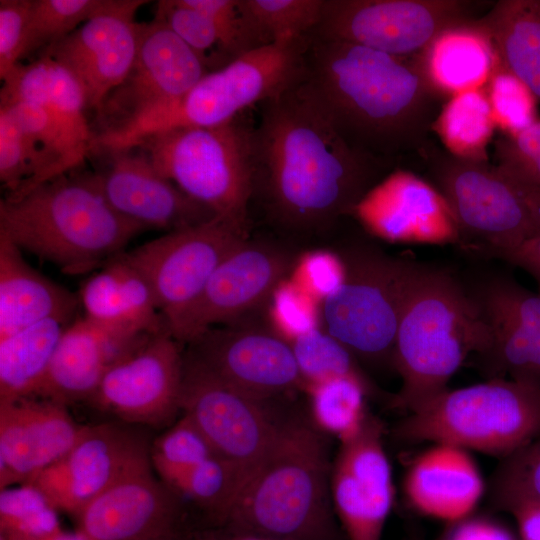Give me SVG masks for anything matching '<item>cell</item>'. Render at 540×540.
Instances as JSON below:
<instances>
[{
  "mask_svg": "<svg viewBox=\"0 0 540 540\" xmlns=\"http://www.w3.org/2000/svg\"><path fill=\"white\" fill-rule=\"evenodd\" d=\"M261 105L251 130L253 195L283 228L329 230L389 175L394 162L349 145L303 79Z\"/></svg>",
  "mask_w": 540,
  "mask_h": 540,
  "instance_id": "cell-1",
  "label": "cell"
},
{
  "mask_svg": "<svg viewBox=\"0 0 540 540\" xmlns=\"http://www.w3.org/2000/svg\"><path fill=\"white\" fill-rule=\"evenodd\" d=\"M303 83L349 145L393 162L426 148L446 97L419 55L309 36Z\"/></svg>",
  "mask_w": 540,
  "mask_h": 540,
  "instance_id": "cell-2",
  "label": "cell"
},
{
  "mask_svg": "<svg viewBox=\"0 0 540 540\" xmlns=\"http://www.w3.org/2000/svg\"><path fill=\"white\" fill-rule=\"evenodd\" d=\"M144 230L109 204L96 173L69 172L0 200V233L65 274L100 269Z\"/></svg>",
  "mask_w": 540,
  "mask_h": 540,
  "instance_id": "cell-3",
  "label": "cell"
},
{
  "mask_svg": "<svg viewBox=\"0 0 540 540\" xmlns=\"http://www.w3.org/2000/svg\"><path fill=\"white\" fill-rule=\"evenodd\" d=\"M488 344L462 277L415 260L395 338L393 367L402 384L392 405L411 412L441 394L467 356L479 357Z\"/></svg>",
  "mask_w": 540,
  "mask_h": 540,
  "instance_id": "cell-4",
  "label": "cell"
},
{
  "mask_svg": "<svg viewBox=\"0 0 540 540\" xmlns=\"http://www.w3.org/2000/svg\"><path fill=\"white\" fill-rule=\"evenodd\" d=\"M328 449L313 424L286 417L215 527L283 540H333Z\"/></svg>",
  "mask_w": 540,
  "mask_h": 540,
  "instance_id": "cell-5",
  "label": "cell"
},
{
  "mask_svg": "<svg viewBox=\"0 0 540 540\" xmlns=\"http://www.w3.org/2000/svg\"><path fill=\"white\" fill-rule=\"evenodd\" d=\"M394 435L508 456L540 435V384L492 378L447 389L409 412Z\"/></svg>",
  "mask_w": 540,
  "mask_h": 540,
  "instance_id": "cell-6",
  "label": "cell"
},
{
  "mask_svg": "<svg viewBox=\"0 0 540 540\" xmlns=\"http://www.w3.org/2000/svg\"><path fill=\"white\" fill-rule=\"evenodd\" d=\"M307 46L308 37L254 48L205 74L175 106L123 130L97 135L94 146L104 153L113 152L131 148L159 131L233 121L245 108L282 94L304 78Z\"/></svg>",
  "mask_w": 540,
  "mask_h": 540,
  "instance_id": "cell-7",
  "label": "cell"
},
{
  "mask_svg": "<svg viewBox=\"0 0 540 540\" xmlns=\"http://www.w3.org/2000/svg\"><path fill=\"white\" fill-rule=\"evenodd\" d=\"M133 147L141 148L185 194L248 234L253 198L251 130L236 119L219 126L177 127L148 135Z\"/></svg>",
  "mask_w": 540,
  "mask_h": 540,
  "instance_id": "cell-8",
  "label": "cell"
},
{
  "mask_svg": "<svg viewBox=\"0 0 540 540\" xmlns=\"http://www.w3.org/2000/svg\"><path fill=\"white\" fill-rule=\"evenodd\" d=\"M339 259L343 277L323 297L322 329L357 360L393 367L400 311L416 259L391 255L368 241L344 246Z\"/></svg>",
  "mask_w": 540,
  "mask_h": 540,
  "instance_id": "cell-9",
  "label": "cell"
},
{
  "mask_svg": "<svg viewBox=\"0 0 540 540\" xmlns=\"http://www.w3.org/2000/svg\"><path fill=\"white\" fill-rule=\"evenodd\" d=\"M431 178L456 223L477 252L513 248L537 234L523 188L497 165L429 149Z\"/></svg>",
  "mask_w": 540,
  "mask_h": 540,
  "instance_id": "cell-10",
  "label": "cell"
},
{
  "mask_svg": "<svg viewBox=\"0 0 540 540\" xmlns=\"http://www.w3.org/2000/svg\"><path fill=\"white\" fill-rule=\"evenodd\" d=\"M472 6L465 0H324L308 36L413 57L443 31L474 20Z\"/></svg>",
  "mask_w": 540,
  "mask_h": 540,
  "instance_id": "cell-11",
  "label": "cell"
},
{
  "mask_svg": "<svg viewBox=\"0 0 540 540\" xmlns=\"http://www.w3.org/2000/svg\"><path fill=\"white\" fill-rule=\"evenodd\" d=\"M208 72L163 21L154 17L140 23L134 63L96 112L100 132L95 135L123 130L175 106Z\"/></svg>",
  "mask_w": 540,
  "mask_h": 540,
  "instance_id": "cell-12",
  "label": "cell"
},
{
  "mask_svg": "<svg viewBox=\"0 0 540 540\" xmlns=\"http://www.w3.org/2000/svg\"><path fill=\"white\" fill-rule=\"evenodd\" d=\"M145 427L121 421L86 425L75 445L30 482L57 511L74 518L95 498L152 467Z\"/></svg>",
  "mask_w": 540,
  "mask_h": 540,
  "instance_id": "cell-13",
  "label": "cell"
},
{
  "mask_svg": "<svg viewBox=\"0 0 540 540\" xmlns=\"http://www.w3.org/2000/svg\"><path fill=\"white\" fill-rule=\"evenodd\" d=\"M180 408L216 454L243 469L248 477L286 418L277 415L272 401L229 385L185 356Z\"/></svg>",
  "mask_w": 540,
  "mask_h": 540,
  "instance_id": "cell-14",
  "label": "cell"
},
{
  "mask_svg": "<svg viewBox=\"0 0 540 540\" xmlns=\"http://www.w3.org/2000/svg\"><path fill=\"white\" fill-rule=\"evenodd\" d=\"M248 234L214 218L122 253L149 285L168 326L199 296L220 262Z\"/></svg>",
  "mask_w": 540,
  "mask_h": 540,
  "instance_id": "cell-15",
  "label": "cell"
},
{
  "mask_svg": "<svg viewBox=\"0 0 540 540\" xmlns=\"http://www.w3.org/2000/svg\"><path fill=\"white\" fill-rule=\"evenodd\" d=\"M293 263L294 255L284 246L246 238L220 262L170 334L187 345L211 327L244 321L269 299Z\"/></svg>",
  "mask_w": 540,
  "mask_h": 540,
  "instance_id": "cell-16",
  "label": "cell"
},
{
  "mask_svg": "<svg viewBox=\"0 0 540 540\" xmlns=\"http://www.w3.org/2000/svg\"><path fill=\"white\" fill-rule=\"evenodd\" d=\"M182 345L169 332L151 335L107 371L86 402L124 423L169 427L181 413Z\"/></svg>",
  "mask_w": 540,
  "mask_h": 540,
  "instance_id": "cell-17",
  "label": "cell"
},
{
  "mask_svg": "<svg viewBox=\"0 0 540 540\" xmlns=\"http://www.w3.org/2000/svg\"><path fill=\"white\" fill-rule=\"evenodd\" d=\"M184 356L263 400L273 401L304 387L289 341L277 331L245 320L205 330L187 344Z\"/></svg>",
  "mask_w": 540,
  "mask_h": 540,
  "instance_id": "cell-18",
  "label": "cell"
},
{
  "mask_svg": "<svg viewBox=\"0 0 540 540\" xmlns=\"http://www.w3.org/2000/svg\"><path fill=\"white\" fill-rule=\"evenodd\" d=\"M489 344L477 357L492 378L540 384V294L494 269L462 277Z\"/></svg>",
  "mask_w": 540,
  "mask_h": 540,
  "instance_id": "cell-19",
  "label": "cell"
},
{
  "mask_svg": "<svg viewBox=\"0 0 540 540\" xmlns=\"http://www.w3.org/2000/svg\"><path fill=\"white\" fill-rule=\"evenodd\" d=\"M146 0H108L106 6L42 54L65 67L82 87L88 109L97 112L129 73L138 48L137 10Z\"/></svg>",
  "mask_w": 540,
  "mask_h": 540,
  "instance_id": "cell-20",
  "label": "cell"
},
{
  "mask_svg": "<svg viewBox=\"0 0 540 540\" xmlns=\"http://www.w3.org/2000/svg\"><path fill=\"white\" fill-rule=\"evenodd\" d=\"M382 423L367 414L360 430L341 442L330 472L332 506L348 540H382L394 499Z\"/></svg>",
  "mask_w": 540,
  "mask_h": 540,
  "instance_id": "cell-21",
  "label": "cell"
},
{
  "mask_svg": "<svg viewBox=\"0 0 540 540\" xmlns=\"http://www.w3.org/2000/svg\"><path fill=\"white\" fill-rule=\"evenodd\" d=\"M153 467L120 481L75 518L86 540L181 538L183 501L153 474Z\"/></svg>",
  "mask_w": 540,
  "mask_h": 540,
  "instance_id": "cell-22",
  "label": "cell"
},
{
  "mask_svg": "<svg viewBox=\"0 0 540 540\" xmlns=\"http://www.w3.org/2000/svg\"><path fill=\"white\" fill-rule=\"evenodd\" d=\"M107 167L97 172L101 190L122 216L145 229L166 233L216 218L164 177L139 147L107 152Z\"/></svg>",
  "mask_w": 540,
  "mask_h": 540,
  "instance_id": "cell-23",
  "label": "cell"
},
{
  "mask_svg": "<svg viewBox=\"0 0 540 540\" xmlns=\"http://www.w3.org/2000/svg\"><path fill=\"white\" fill-rule=\"evenodd\" d=\"M68 406L41 397L0 400V490L30 482L79 440Z\"/></svg>",
  "mask_w": 540,
  "mask_h": 540,
  "instance_id": "cell-24",
  "label": "cell"
},
{
  "mask_svg": "<svg viewBox=\"0 0 540 540\" xmlns=\"http://www.w3.org/2000/svg\"><path fill=\"white\" fill-rule=\"evenodd\" d=\"M150 336L108 327L85 316L74 320L59 340L37 397L66 406L86 402L107 371Z\"/></svg>",
  "mask_w": 540,
  "mask_h": 540,
  "instance_id": "cell-25",
  "label": "cell"
},
{
  "mask_svg": "<svg viewBox=\"0 0 540 540\" xmlns=\"http://www.w3.org/2000/svg\"><path fill=\"white\" fill-rule=\"evenodd\" d=\"M355 212L369 226L398 239H459L454 218L436 188L407 171L384 178Z\"/></svg>",
  "mask_w": 540,
  "mask_h": 540,
  "instance_id": "cell-26",
  "label": "cell"
},
{
  "mask_svg": "<svg viewBox=\"0 0 540 540\" xmlns=\"http://www.w3.org/2000/svg\"><path fill=\"white\" fill-rule=\"evenodd\" d=\"M481 474L462 448L446 444L425 451L410 465L404 490L420 512L446 521L463 519L483 494Z\"/></svg>",
  "mask_w": 540,
  "mask_h": 540,
  "instance_id": "cell-27",
  "label": "cell"
},
{
  "mask_svg": "<svg viewBox=\"0 0 540 540\" xmlns=\"http://www.w3.org/2000/svg\"><path fill=\"white\" fill-rule=\"evenodd\" d=\"M79 300L84 316L99 324L136 334L169 332L149 285L122 253L84 282Z\"/></svg>",
  "mask_w": 540,
  "mask_h": 540,
  "instance_id": "cell-28",
  "label": "cell"
},
{
  "mask_svg": "<svg viewBox=\"0 0 540 540\" xmlns=\"http://www.w3.org/2000/svg\"><path fill=\"white\" fill-rule=\"evenodd\" d=\"M80 300L46 278L0 233V339L46 319L70 323Z\"/></svg>",
  "mask_w": 540,
  "mask_h": 540,
  "instance_id": "cell-29",
  "label": "cell"
},
{
  "mask_svg": "<svg viewBox=\"0 0 540 540\" xmlns=\"http://www.w3.org/2000/svg\"><path fill=\"white\" fill-rule=\"evenodd\" d=\"M476 24L500 64L540 101V0H499Z\"/></svg>",
  "mask_w": 540,
  "mask_h": 540,
  "instance_id": "cell-30",
  "label": "cell"
},
{
  "mask_svg": "<svg viewBox=\"0 0 540 540\" xmlns=\"http://www.w3.org/2000/svg\"><path fill=\"white\" fill-rule=\"evenodd\" d=\"M419 57L432 82L446 96L482 88L499 63L476 19L443 31Z\"/></svg>",
  "mask_w": 540,
  "mask_h": 540,
  "instance_id": "cell-31",
  "label": "cell"
},
{
  "mask_svg": "<svg viewBox=\"0 0 540 540\" xmlns=\"http://www.w3.org/2000/svg\"><path fill=\"white\" fill-rule=\"evenodd\" d=\"M68 324L46 319L0 339V400L37 397Z\"/></svg>",
  "mask_w": 540,
  "mask_h": 540,
  "instance_id": "cell-32",
  "label": "cell"
},
{
  "mask_svg": "<svg viewBox=\"0 0 540 540\" xmlns=\"http://www.w3.org/2000/svg\"><path fill=\"white\" fill-rule=\"evenodd\" d=\"M496 124L483 88L457 93L445 102L434 125L447 152L466 159L487 160L486 148Z\"/></svg>",
  "mask_w": 540,
  "mask_h": 540,
  "instance_id": "cell-33",
  "label": "cell"
},
{
  "mask_svg": "<svg viewBox=\"0 0 540 540\" xmlns=\"http://www.w3.org/2000/svg\"><path fill=\"white\" fill-rule=\"evenodd\" d=\"M303 389L313 425L321 433L343 442L360 430L368 414L365 399L372 392L369 381L341 376L306 384Z\"/></svg>",
  "mask_w": 540,
  "mask_h": 540,
  "instance_id": "cell-34",
  "label": "cell"
},
{
  "mask_svg": "<svg viewBox=\"0 0 540 540\" xmlns=\"http://www.w3.org/2000/svg\"><path fill=\"white\" fill-rule=\"evenodd\" d=\"M248 478L234 463L215 455L186 470L169 487L183 502L201 509L211 527L218 526Z\"/></svg>",
  "mask_w": 540,
  "mask_h": 540,
  "instance_id": "cell-35",
  "label": "cell"
},
{
  "mask_svg": "<svg viewBox=\"0 0 540 540\" xmlns=\"http://www.w3.org/2000/svg\"><path fill=\"white\" fill-rule=\"evenodd\" d=\"M263 45L308 37L318 24L324 0H240Z\"/></svg>",
  "mask_w": 540,
  "mask_h": 540,
  "instance_id": "cell-36",
  "label": "cell"
},
{
  "mask_svg": "<svg viewBox=\"0 0 540 540\" xmlns=\"http://www.w3.org/2000/svg\"><path fill=\"white\" fill-rule=\"evenodd\" d=\"M289 343L304 386L341 376L368 381L358 366L357 359L323 329L314 327L303 331L292 337Z\"/></svg>",
  "mask_w": 540,
  "mask_h": 540,
  "instance_id": "cell-37",
  "label": "cell"
},
{
  "mask_svg": "<svg viewBox=\"0 0 540 540\" xmlns=\"http://www.w3.org/2000/svg\"><path fill=\"white\" fill-rule=\"evenodd\" d=\"M181 415L151 444L152 467L165 485L191 467L217 455L193 421Z\"/></svg>",
  "mask_w": 540,
  "mask_h": 540,
  "instance_id": "cell-38",
  "label": "cell"
},
{
  "mask_svg": "<svg viewBox=\"0 0 540 540\" xmlns=\"http://www.w3.org/2000/svg\"><path fill=\"white\" fill-rule=\"evenodd\" d=\"M155 18L163 21L204 62L209 72L233 61L212 20L185 0H160Z\"/></svg>",
  "mask_w": 540,
  "mask_h": 540,
  "instance_id": "cell-39",
  "label": "cell"
},
{
  "mask_svg": "<svg viewBox=\"0 0 540 540\" xmlns=\"http://www.w3.org/2000/svg\"><path fill=\"white\" fill-rule=\"evenodd\" d=\"M108 0H31L26 57L71 34L99 13ZM25 57V58H26Z\"/></svg>",
  "mask_w": 540,
  "mask_h": 540,
  "instance_id": "cell-40",
  "label": "cell"
},
{
  "mask_svg": "<svg viewBox=\"0 0 540 540\" xmlns=\"http://www.w3.org/2000/svg\"><path fill=\"white\" fill-rule=\"evenodd\" d=\"M492 495L496 504L510 512L540 503V439L507 456L493 479Z\"/></svg>",
  "mask_w": 540,
  "mask_h": 540,
  "instance_id": "cell-41",
  "label": "cell"
},
{
  "mask_svg": "<svg viewBox=\"0 0 540 540\" xmlns=\"http://www.w3.org/2000/svg\"><path fill=\"white\" fill-rule=\"evenodd\" d=\"M57 511L28 484L0 493V531L4 535H40L61 528Z\"/></svg>",
  "mask_w": 540,
  "mask_h": 540,
  "instance_id": "cell-42",
  "label": "cell"
},
{
  "mask_svg": "<svg viewBox=\"0 0 540 540\" xmlns=\"http://www.w3.org/2000/svg\"><path fill=\"white\" fill-rule=\"evenodd\" d=\"M497 166L528 194L540 195V119L495 143Z\"/></svg>",
  "mask_w": 540,
  "mask_h": 540,
  "instance_id": "cell-43",
  "label": "cell"
},
{
  "mask_svg": "<svg viewBox=\"0 0 540 540\" xmlns=\"http://www.w3.org/2000/svg\"><path fill=\"white\" fill-rule=\"evenodd\" d=\"M496 126L515 133L527 127L535 118L537 101L528 88L500 62L495 67L485 90Z\"/></svg>",
  "mask_w": 540,
  "mask_h": 540,
  "instance_id": "cell-44",
  "label": "cell"
},
{
  "mask_svg": "<svg viewBox=\"0 0 540 540\" xmlns=\"http://www.w3.org/2000/svg\"><path fill=\"white\" fill-rule=\"evenodd\" d=\"M29 152L10 108L0 104V181L7 195L19 191L31 179Z\"/></svg>",
  "mask_w": 540,
  "mask_h": 540,
  "instance_id": "cell-45",
  "label": "cell"
},
{
  "mask_svg": "<svg viewBox=\"0 0 540 540\" xmlns=\"http://www.w3.org/2000/svg\"><path fill=\"white\" fill-rule=\"evenodd\" d=\"M31 0H0V79L26 57Z\"/></svg>",
  "mask_w": 540,
  "mask_h": 540,
  "instance_id": "cell-46",
  "label": "cell"
},
{
  "mask_svg": "<svg viewBox=\"0 0 540 540\" xmlns=\"http://www.w3.org/2000/svg\"><path fill=\"white\" fill-rule=\"evenodd\" d=\"M487 256L501 259L529 273L536 281L540 294V234L513 248L494 251Z\"/></svg>",
  "mask_w": 540,
  "mask_h": 540,
  "instance_id": "cell-47",
  "label": "cell"
},
{
  "mask_svg": "<svg viewBox=\"0 0 540 540\" xmlns=\"http://www.w3.org/2000/svg\"><path fill=\"white\" fill-rule=\"evenodd\" d=\"M447 540H514L504 527L483 519H473L459 524Z\"/></svg>",
  "mask_w": 540,
  "mask_h": 540,
  "instance_id": "cell-48",
  "label": "cell"
},
{
  "mask_svg": "<svg viewBox=\"0 0 540 540\" xmlns=\"http://www.w3.org/2000/svg\"><path fill=\"white\" fill-rule=\"evenodd\" d=\"M522 540H540V503L520 506L512 511Z\"/></svg>",
  "mask_w": 540,
  "mask_h": 540,
  "instance_id": "cell-49",
  "label": "cell"
},
{
  "mask_svg": "<svg viewBox=\"0 0 540 540\" xmlns=\"http://www.w3.org/2000/svg\"><path fill=\"white\" fill-rule=\"evenodd\" d=\"M192 540H283L270 536L230 530L223 527H210L195 533Z\"/></svg>",
  "mask_w": 540,
  "mask_h": 540,
  "instance_id": "cell-50",
  "label": "cell"
},
{
  "mask_svg": "<svg viewBox=\"0 0 540 540\" xmlns=\"http://www.w3.org/2000/svg\"><path fill=\"white\" fill-rule=\"evenodd\" d=\"M1 540H86L77 530L73 533L65 532L62 528L40 535H4L1 534Z\"/></svg>",
  "mask_w": 540,
  "mask_h": 540,
  "instance_id": "cell-51",
  "label": "cell"
},
{
  "mask_svg": "<svg viewBox=\"0 0 540 540\" xmlns=\"http://www.w3.org/2000/svg\"><path fill=\"white\" fill-rule=\"evenodd\" d=\"M526 195H527V199H528V202H529V205H530L533 217H534V221H535V225L537 229L536 235H538L540 234V195L528 194V193H526Z\"/></svg>",
  "mask_w": 540,
  "mask_h": 540,
  "instance_id": "cell-52",
  "label": "cell"
},
{
  "mask_svg": "<svg viewBox=\"0 0 540 540\" xmlns=\"http://www.w3.org/2000/svg\"><path fill=\"white\" fill-rule=\"evenodd\" d=\"M173 540H184L183 537L181 538H176V539H173Z\"/></svg>",
  "mask_w": 540,
  "mask_h": 540,
  "instance_id": "cell-53",
  "label": "cell"
}]
</instances>
